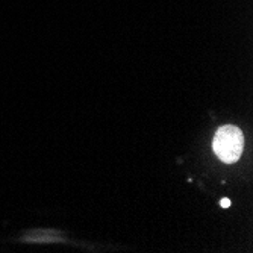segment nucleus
<instances>
[{
    "label": "nucleus",
    "instance_id": "obj_1",
    "mask_svg": "<svg viewBox=\"0 0 253 253\" xmlns=\"http://www.w3.org/2000/svg\"><path fill=\"white\" fill-rule=\"evenodd\" d=\"M212 149L223 163L232 164L235 161H238V158L243 153L244 135L237 126L232 125L221 126L214 136Z\"/></svg>",
    "mask_w": 253,
    "mask_h": 253
},
{
    "label": "nucleus",
    "instance_id": "obj_2",
    "mask_svg": "<svg viewBox=\"0 0 253 253\" xmlns=\"http://www.w3.org/2000/svg\"><path fill=\"white\" fill-rule=\"evenodd\" d=\"M229 205H231V202H229V199H223V200H221V206H223V208H227Z\"/></svg>",
    "mask_w": 253,
    "mask_h": 253
}]
</instances>
